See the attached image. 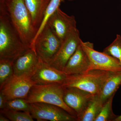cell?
<instances>
[{"mask_svg": "<svg viewBox=\"0 0 121 121\" xmlns=\"http://www.w3.org/2000/svg\"><path fill=\"white\" fill-rule=\"evenodd\" d=\"M0 9L8 16L23 42L31 48L38 30L33 25L25 0H0Z\"/></svg>", "mask_w": 121, "mask_h": 121, "instance_id": "cell-1", "label": "cell"}, {"mask_svg": "<svg viewBox=\"0 0 121 121\" xmlns=\"http://www.w3.org/2000/svg\"><path fill=\"white\" fill-rule=\"evenodd\" d=\"M30 48L22 41L7 13L0 9V60L14 61Z\"/></svg>", "mask_w": 121, "mask_h": 121, "instance_id": "cell-2", "label": "cell"}, {"mask_svg": "<svg viewBox=\"0 0 121 121\" xmlns=\"http://www.w3.org/2000/svg\"><path fill=\"white\" fill-rule=\"evenodd\" d=\"M63 93L64 88L62 84H35L30 89L26 100L30 104L43 103L58 106L77 117V114L64 101Z\"/></svg>", "mask_w": 121, "mask_h": 121, "instance_id": "cell-3", "label": "cell"}, {"mask_svg": "<svg viewBox=\"0 0 121 121\" xmlns=\"http://www.w3.org/2000/svg\"><path fill=\"white\" fill-rule=\"evenodd\" d=\"M111 72L92 70L83 73L68 75L62 84L63 87H73L99 95L102 87Z\"/></svg>", "mask_w": 121, "mask_h": 121, "instance_id": "cell-4", "label": "cell"}, {"mask_svg": "<svg viewBox=\"0 0 121 121\" xmlns=\"http://www.w3.org/2000/svg\"><path fill=\"white\" fill-rule=\"evenodd\" d=\"M62 41L47 24L36 39L33 48L40 60L50 64Z\"/></svg>", "mask_w": 121, "mask_h": 121, "instance_id": "cell-5", "label": "cell"}, {"mask_svg": "<svg viewBox=\"0 0 121 121\" xmlns=\"http://www.w3.org/2000/svg\"><path fill=\"white\" fill-rule=\"evenodd\" d=\"M81 45L90 59L89 71L99 70L116 72L121 71V65L118 60L112 56L95 50L94 44L82 40Z\"/></svg>", "mask_w": 121, "mask_h": 121, "instance_id": "cell-6", "label": "cell"}, {"mask_svg": "<svg viewBox=\"0 0 121 121\" xmlns=\"http://www.w3.org/2000/svg\"><path fill=\"white\" fill-rule=\"evenodd\" d=\"M30 104V114L37 121H77V117L58 106L43 103Z\"/></svg>", "mask_w": 121, "mask_h": 121, "instance_id": "cell-7", "label": "cell"}, {"mask_svg": "<svg viewBox=\"0 0 121 121\" xmlns=\"http://www.w3.org/2000/svg\"><path fill=\"white\" fill-rule=\"evenodd\" d=\"M82 40L78 30L77 28L74 29L63 40L58 51L49 65L62 71Z\"/></svg>", "mask_w": 121, "mask_h": 121, "instance_id": "cell-8", "label": "cell"}, {"mask_svg": "<svg viewBox=\"0 0 121 121\" xmlns=\"http://www.w3.org/2000/svg\"><path fill=\"white\" fill-rule=\"evenodd\" d=\"M35 84L31 77L13 75L0 89V92L7 100L16 98L26 99L30 89Z\"/></svg>", "mask_w": 121, "mask_h": 121, "instance_id": "cell-9", "label": "cell"}, {"mask_svg": "<svg viewBox=\"0 0 121 121\" xmlns=\"http://www.w3.org/2000/svg\"><path fill=\"white\" fill-rule=\"evenodd\" d=\"M67 75L62 71L40 60L37 69L31 78L35 84L38 85H62Z\"/></svg>", "mask_w": 121, "mask_h": 121, "instance_id": "cell-10", "label": "cell"}, {"mask_svg": "<svg viewBox=\"0 0 121 121\" xmlns=\"http://www.w3.org/2000/svg\"><path fill=\"white\" fill-rule=\"evenodd\" d=\"M63 88L64 101L77 114L78 117L86 109L94 95L77 87H69Z\"/></svg>", "mask_w": 121, "mask_h": 121, "instance_id": "cell-11", "label": "cell"}, {"mask_svg": "<svg viewBox=\"0 0 121 121\" xmlns=\"http://www.w3.org/2000/svg\"><path fill=\"white\" fill-rule=\"evenodd\" d=\"M47 24L62 41L74 29L76 22L73 16H69L59 8L48 19Z\"/></svg>", "mask_w": 121, "mask_h": 121, "instance_id": "cell-12", "label": "cell"}, {"mask_svg": "<svg viewBox=\"0 0 121 121\" xmlns=\"http://www.w3.org/2000/svg\"><path fill=\"white\" fill-rule=\"evenodd\" d=\"M40 60L35 50L30 48L13 62L14 75L31 77L35 73Z\"/></svg>", "mask_w": 121, "mask_h": 121, "instance_id": "cell-13", "label": "cell"}, {"mask_svg": "<svg viewBox=\"0 0 121 121\" xmlns=\"http://www.w3.org/2000/svg\"><path fill=\"white\" fill-rule=\"evenodd\" d=\"M90 64L89 57L80 43L62 71L68 75L83 73L89 71Z\"/></svg>", "mask_w": 121, "mask_h": 121, "instance_id": "cell-14", "label": "cell"}, {"mask_svg": "<svg viewBox=\"0 0 121 121\" xmlns=\"http://www.w3.org/2000/svg\"><path fill=\"white\" fill-rule=\"evenodd\" d=\"M50 1L51 0H25V5L31 16L33 25L38 31Z\"/></svg>", "mask_w": 121, "mask_h": 121, "instance_id": "cell-15", "label": "cell"}, {"mask_svg": "<svg viewBox=\"0 0 121 121\" xmlns=\"http://www.w3.org/2000/svg\"><path fill=\"white\" fill-rule=\"evenodd\" d=\"M121 85V71L111 72L102 87L99 96L105 102L115 93Z\"/></svg>", "mask_w": 121, "mask_h": 121, "instance_id": "cell-16", "label": "cell"}, {"mask_svg": "<svg viewBox=\"0 0 121 121\" xmlns=\"http://www.w3.org/2000/svg\"><path fill=\"white\" fill-rule=\"evenodd\" d=\"M104 104L98 95H94L86 109L77 117V121H95Z\"/></svg>", "mask_w": 121, "mask_h": 121, "instance_id": "cell-17", "label": "cell"}, {"mask_svg": "<svg viewBox=\"0 0 121 121\" xmlns=\"http://www.w3.org/2000/svg\"><path fill=\"white\" fill-rule=\"evenodd\" d=\"M13 62L9 60H0V89L14 75Z\"/></svg>", "mask_w": 121, "mask_h": 121, "instance_id": "cell-18", "label": "cell"}, {"mask_svg": "<svg viewBox=\"0 0 121 121\" xmlns=\"http://www.w3.org/2000/svg\"><path fill=\"white\" fill-rule=\"evenodd\" d=\"M114 95L111 97L104 103L101 110L95 121H114L118 117L113 112L112 103Z\"/></svg>", "mask_w": 121, "mask_h": 121, "instance_id": "cell-19", "label": "cell"}, {"mask_svg": "<svg viewBox=\"0 0 121 121\" xmlns=\"http://www.w3.org/2000/svg\"><path fill=\"white\" fill-rule=\"evenodd\" d=\"M0 113L12 121H33L30 113L4 109H0Z\"/></svg>", "mask_w": 121, "mask_h": 121, "instance_id": "cell-20", "label": "cell"}, {"mask_svg": "<svg viewBox=\"0 0 121 121\" xmlns=\"http://www.w3.org/2000/svg\"><path fill=\"white\" fill-rule=\"evenodd\" d=\"M103 52L118 60L121 65V36L117 35L112 43L104 48Z\"/></svg>", "mask_w": 121, "mask_h": 121, "instance_id": "cell-21", "label": "cell"}, {"mask_svg": "<svg viewBox=\"0 0 121 121\" xmlns=\"http://www.w3.org/2000/svg\"><path fill=\"white\" fill-rule=\"evenodd\" d=\"M5 108L30 113L31 104L25 99L16 98L8 100Z\"/></svg>", "mask_w": 121, "mask_h": 121, "instance_id": "cell-22", "label": "cell"}, {"mask_svg": "<svg viewBox=\"0 0 121 121\" xmlns=\"http://www.w3.org/2000/svg\"><path fill=\"white\" fill-rule=\"evenodd\" d=\"M7 101L4 95L0 92V109L5 108Z\"/></svg>", "mask_w": 121, "mask_h": 121, "instance_id": "cell-23", "label": "cell"}, {"mask_svg": "<svg viewBox=\"0 0 121 121\" xmlns=\"http://www.w3.org/2000/svg\"><path fill=\"white\" fill-rule=\"evenodd\" d=\"M9 120L7 118V117H5L4 115H3L1 114L0 113V121H9Z\"/></svg>", "mask_w": 121, "mask_h": 121, "instance_id": "cell-24", "label": "cell"}, {"mask_svg": "<svg viewBox=\"0 0 121 121\" xmlns=\"http://www.w3.org/2000/svg\"><path fill=\"white\" fill-rule=\"evenodd\" d=\"M114 121H121V115L117 117V118L115 119Z\"/></svg>", "mask_w": 121, "mask_h": 121, "instance_id": "cell-25", "label": "cell"}]
</instances>
